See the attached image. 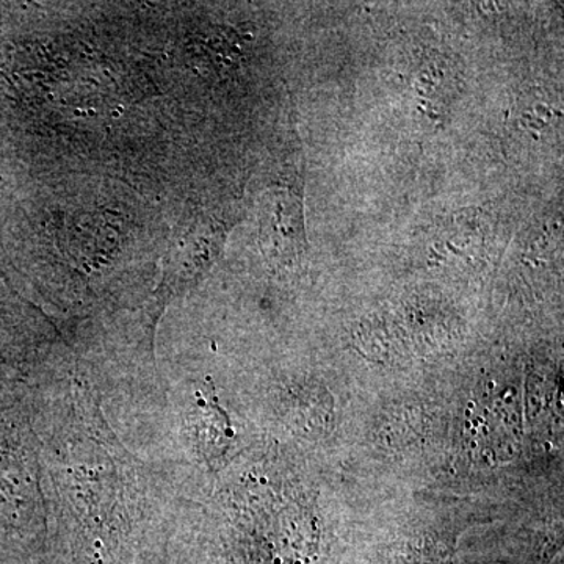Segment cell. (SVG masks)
<instances>
[{"label": "cell", "mask_w": 564, "mask_h": 564, "mask_svg": "<svg viewBox=\"0 0 564 564\" xmlns=\"http://www.w3.org/2000/svg\"><path fill=\"white\" fill-rule=\"evenodd\" d=\"M261 245L270 258L293 259L306 245L302 206L292 193L276 191L263 199L261 209Z\"/></svg>", "instance_id": "obj_1"}, {"label": "cell", "mask_w": 564, "mask_h": 564, "mask_svg": "<svg viewBox=\"0 0 564 564\" xmlns=\"http://www.w3.org/2000/svg\"><path fill=\"white\" fill-rule=\"evenodd\" d=\"M417 564H452V563H448L447 560H444L443 558H430V560H426V562H419Z\"/></svg>", "instance_id": "obj_2"}]
</instances>
